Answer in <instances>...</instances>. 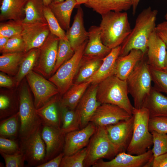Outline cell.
Returning a JSON list of instances; mask_svg holds the SVG:
<instances>
[{
	"label": "cell",
	"instance_id": "7",
	"mask_svg": "<svg viewBox=\"0 0 167 167\" xmlns=\"http://www.w3.org/2000/svg\"><path fill=\"white\" fill-rule=\"evenodd\" d=\"M19 99V137L20 139H23L28 138L41 127L42 122L36 112L34 102L26 84L22 87Z\"/></svg>",
	"mask_w": 167,
	"mask_h": 167
},
{
	"label": "cell",
	"instance_id": "13",
	"mask_svg": "<svg viewBox=\"0 0 167 167\" xmlns=\"http://www.w3.org/2000/svg\"><path fill=\"white\" fill-rule=\"evenodd\" d=\"M134 124L132 115L128 119L106 126L109 139L120 152L126 151L132 139Z\"/></svg>",
	"mask_w": 167,
	"mask_h": 167
},
{
	"label": "cell",
	"instance_id": "44",
	"mask_svg": "<svg viewBox=\"0 0 167 167\" xmlns=\"http://www.w3.org/2000/svg\"><path fill=\"white\" fill-rule=\"evenodd\" d=\"M148 128L151 132L167 134V117L156 116L149 118Z\"/></svg>",
	"mask_w": 167,
	"mask_h": 167
},
{
	"label": "cell",
	"instance_id": "34",
	"mask_svg": "<svg viewBox=\"0 0 167 167\" xmlns=\"http://www.w3.org/2000/svg\"><path fill=\"white\" fill-rule=\"evenodd\" d=\"M26 53L24 52L2 54L0 56V70L11 75H15Z\"/></svg>",
	"mask_w": 167,
	"mask_h": 167
},
{
	"label": "cell",
	"instance_id": "52",
	"mask_svg": "<svg viewBox=\"0 0 167 167\" xmlns=\"http://www.w3.org/2000/svg\"><path fill=\"white\" fill-rule=\"evenodd\" d=\"M77 3V6L82 4H86L88 0H75Z\"/></svg>",
	"mask_w": 167,
	"mask_h": 167
},
{
	"label": "cell",
	"instance_id": "26",
	"mask_svg": "<svg viewBox=\"0 0 167 167\" xmlns=\"http://www.w3.org/2000/svg\"><path fill=\"white\" fill-rule=\"evenodd\" d=\"M85 5L101 15L111 11H126L132 3L131 0H88Z\"/></svg>",
	"mask_w": 167,
	"mask_h": 167
},
{
	"label": "cell",
	"instance_id": "55",
	"mask_svg": "<svg viewBox=\"0 0 167 167\" xmlns=\"http://www.w3.org/2000/svg\"><path fill=\"white\" fill-rule=\"evenodd\" d=\"M64 0H52V2L54 3H58L63 2Z\"/></svg>",
	"mask_w": 167,
	"mask_h": 167
},
{
	"label": "cell",
	"instance_id": "1",
	"mask_svg": "<svg viewBox=\"0 0 167 167\" xmlns=\"http://www.w3.org/2000/svg\"><path fill=\"white\" fill-rule=\"evenodd\" d=\"M158 11L149 6L143 10L138 15L134 28L122 44L119 56L128 54L132 49L146 53L147 43L156 26Z\"/></svg>",
	"mask_w": 167,
	"mask_h": 167
},
{
	"label": "cell",
	"instance_id": "3",
	"mask_svg": "<svg viewBox=\"0 0 167 167\" xmlns=\"http://www.w3.org/2000/svg\"><path fill=\"white\" fill-rule=\"evenodd\" d=\"M128 94L126 80L113 75L98 84L96 98L101 104L117 105L132 116L134 107L129 98Z\"/></svg>",
	"mask_w": 167,
	"mask_h": 167
},
{
	"label": "cell",
	"instance_id": "14",
	"mask_svg": "<svg viewBox=\"0 0 167 167\" xmlns=\"http://www.w3.org/2000/svg\"><path fill=\"white\" fill-rule=\"evenodd\" d=\"M97 128L90 122L84 128L66 134L63 149L64 156L71 155L86 147Z\"/></svg>",
	"mask_w": 167,
	"mask_h": 167
},
{
	"label": "cell",
	"instance_id": "25",
	"mask_svg": "<svg viewBox=\"0 0 167 167\" xmlns=\"http://www.w3.org/2000/svg\"><path fill=\"white\" fill-rule=\"evenodd\" d=\"M28 0H2L0 8V21H22L25 17L24 8Z\"/></svg>",
	"mask_w": 167,
	"mask_h": 167
},
{
	"label": "cell",
	"instance_id": "4",
	"mask_svg": "<svg viewBox=\"0 0 167 167\" xmlns=\"http://www.w3.org/2000/svg\"><path fill=\"white\" fill-rule=\"evenodd\" d=\"M126 81L128 93L133 99L134 107L142 108L152 88L149 66L144 58L138 63Z\"/></svg>",
	"mask_w": 167,
	"mask_h": 167
},
{
	"label": "cell",
	"instance_id": "48",
	"mask_svg": "<svg viewBox=\"0 0 167 167\" xmlns=\"http://www.w3.org/2000/svg\"><path fill=\"white\" fill-rule=\"evenodd\" d=\"M152 167H167V153L154 157Z\"/></svg>",
	"mask_w": 167,
	"mask_h": 167
},
{
	"label": "cell",
	"instance_id": "49",
	"mask_svg": "<svg viewBox=\"0 0 167 167\" xmlns=\"http://www.w3.org/2000/svg\"><path fill=\"white\" fill-rule=\"evenodd\" d=\"M13 85L12 80L2 73H0V86L1 87H10Z\"/></svg>",
	"mask_w": 167,
	"mask_h": 167
},
{
	"label": "cell",
	"instance_id": "32",
	"mask_svg": "<svg viewBox=\"0 0 167 167\" xmlns=\"http://www.w3.org/2000/svg\"><path fill=\"white\" fill-rule=\"evenodd\" d=\"M40 53L39 48H34L25 53L19 65L16 76L18 86L24 78L32 70L38 61Z\"/></svg>",
	"mask_w": 167,
	"mask_h": 167
},
{
	"label": "cell",
	"instance_id": "10",
	"mask_svg": "<svg viewBox=\"0 0 167 167\" xmlns=\"http://www.w3.org/2000/svg\"><path fill=\"white\" fill-rule=\"evenodd\" d=\"M59 39L50 33L45 42L39 48L38 59L34 69L45 77H48L53 74L57 60Z\"/></svg>",
	"mask_w": 167,
	"mask_h": 167
},
{
	"label": "cell",
	"instance_id": "33",
	"mask_svg": "<svg viewBox=\"0 0 167 167\" xmlns=\"http://www.w3.org/2000/svg\"><path fill=\"white\" fill-rule=\"evenodd\" d=\"M62 126L61 130L64 134L80 128L79 115L76 109L60 107Z\"/></svg>",
	"mask_w": 167,
	"mask_h": 167
},
{
	"label": "cell",
	"instance_id": "50",
	"mask_svg": "<svg viewBox=\"0 0 167 167\" xmlns=\"http://www.w3.org/2000/svg\"><path fill=\"white\" fill-rule=\"evenodd\" d=\"M9 39V38L7 37L0 36V50L5 46Z\"/></svg>",
	"mask_w": 167,
	"mask_h": 167
},
{
	"label": "cell",
	"instance_id": "35",
	"mask_svg": "<svg viewBox=\"0 0 167 167\" xmlns=\"http://www.w3.org/2000/svg\"><path fill=\"white\" fill-rule=\"evenodd\" d=\"M19 113L2 119L0 122V135L5 137H15L18 135Z\"/></svg>",
	"mask_w": 167,
	"mask_h": 167
},
{
	"label": "cell",
	"instance_id": "12",
	"mask_svg": "<svg viewBox=\"0 0 167 167\" xmlns=\"http://www.w3.org/2000/svg\"><path fill=\"white\" fill-rule=\"evenodd\" d=\"M152 149L139 155H133L125 152L118 153L110 161L102 159L95 163L92 167H151L154 158Z\"/></svg>",
	"mask_w": 167,
	"mask_h": 167
},
{
	"label": "cell",
	"instance_id": "28",
	"mask_svg": "<svg viewBox=\"0 0 167 167\" xmlns=\"http://www.w3.org/2000/svg\"><path fill=\"white\" fill-rule=\"evenodd\" d=\"M76 6L75 0H65L58 3L52 2L49 5L61 27L64 30L67 31L70 28L72 13Z\"/></svg>",
	"mask_w": 167,
	"mask_h": 167
},
{
	"label": "cell",
	"instance_id": "43",
	"mask_svg": "<svg viewBox=\"0 0 167 167\" xmlns=\"http://www.w3.org/2000/svg\"><path fill=\"white\" fill-rule=\"evenodd\" d=\"M3 157L6 167H23L25 161L24 155L21 151L12 154L0 152Z\"/></svg>",
	"mask_w": 167,
	"mask_h": 167
},
{
	"label": "cell",
	"instance_id": "5",
	"mask_svg": "<svg viewBox=\"0 0 167 167\" xmlns=\"http://www.w3.org/2000/svg\"><path fill=\"white\" fill-rule=\"evenodd\" d=\"M132 115L134 118L133 135L127 153L133 155L143 154L153 145V137L149 131L148 123L150 115L148 110L144 107L134 108Z\"/></svg>",
	"mask_w": 167,
	"mask_h": 167
},
{
	"label": "cell",
	"instance_id": "29",
	"mask_svg": "<svg viewBox=\"0 0 167 167\" xmlns=\"http://www.w3.org/2000/svg\"><path fill=\"white\" fill-rule=\"evenodd\" d=\"M103 58L83 56L75 78L74 84L84 82L92 76L98 70Z\"/></svg>",
	"mask_w": 167,
	"mask_h": 167
},
{
	"label": "cell",
	"instance_id": "41",
	"mask_svg": "<svg viewBox=\"0 0 167 167\" xmlns=\"http://www.w3.org/2000/svg\"><path fill=\"white\" fill-rule=\"evenodd\" d=\"M153 147L152 149L154 157L167 153V134L151 131Z\"/></svg>",
	"mask_w": 167,
	"mask_h": 167
},
{
	"label": "cell",
	"instance_id": "15",
	"mask_svg": "<svg viewBox=\"0 0 167 167\" xmlns=\"http://www.w3.org/2000/svg\"><path fill=\"white\" fill-rule=\"evenodd\" d=\"M131 116L124 109L112 104H101L92 117L90 122L97 126H106L130 118Z\"/></svg>",
	"mask_w": 167,
	"mask_h": 167
},
{
	"label": "cell",
	"instance_id": "20",
	"mask_svg": "<svg viewBox=\"0 0 167 167\" xmlns=\"http://www.w3.org/2000/svg\"><path fill=\"white\" fill-rule=\"evenodd\" d=\"M61 97L57 95L50 98L45 104L36 109L42 124L61 129L62 117L59 101Z\"/></svg>",
	"mask_w": 167,
	"mask_h": 167
},
{
	"label": "cell",
	"instance_id": "6",
	"mask_svg": "<svg viewBox=\"0 0 167 167\" xmlns=\"http://www.w3.org/2000/svg\"><path fill=\"white\" fill-rule=\"evenodd\" d=\"M86 147L87 153L84 167L92 166L102 159L111 160L120 152L109 139L106 126H97Z\"/></svg>",
	"mask_w": 167,
	"mask_h": 167
},
{
	"label": "cell",
	"instance_id": "23",
	"mask_svg": "<svg viewBox=\"0 0 167 167\" xmlns=\"http://www.w3.org/2000/svg\"><path fill=\"white\" fill-rule=\"evenodd\" d=\"M88 32V39L83 56L104 58L110 53L111 49L103 44L99 26H92Z\"/></svg>",
	"mask_w": 167,
	"mask_h": 167
},
{
	"label": "cell",
	"instance_id": "11",
	"mask_svg": "<svg viewBox=\"0 0 167 167\" xmlns=\"http://www.w3.org/2000/svg\"><path fill=\"white\" fill-rule=\"evenodd\" d=\"M26 77L34 95L36 109L59 93L57 88L52 83L32 70Z\"/></svg>",
	"mask_w": 167,
	"mask_h": 167
},
{
	"label": "cell",
	"instance_id": "21",
	"mask_svg": "<svg viewBox=\"0 0 167 167\" xmlns=\"http://www.w3.org/2000/svg\"><path fill=\"white\" fill-rule=\"evenodd\" d=\"M146 53L134 49L126 55L119 56L116 61L114 75L122 80H126L136 65L144 57Z\"/></svg>",
	"mask_w": 167,
	"mask_h": 167
},
{
	"label": "cell",
	"instance_id": "31",
	"mask_svg": "<svg viewBox=\"0 0 167 167\" xmlns=\"http://www.w3.org/2000/svg\"><path fill=\"white\" fill-rule=\"evenodd\" d=\"M44 6L43 0H28L24 8L25 17L22 23H47L44 15Z\"/></svg>",
	"mask_w": 167,
	"mask_h": 167
},
{
	"label": "cell",
	"instance_id": "24",
	"mask_svg": "<svg viewBox=\"0 0 167 167\" xmlns=\"http://www.w3.org/2000/svg\"><path fill=\"white\" fill-rule=\"evenodd\" d=\"M121 48V45L112 49L110 53L103 58V62L97 71L86 81H90L92 84H98L114 75L116 61L119 56Z\"/></svg>",
	"mask_w": 167,
	"mask_h": 167
},
{
	"label": "cell",
	"instance_id": "54",
	"mask_svg": "<svg viewBox=\"0 0 167 167\" xmlns=\"http://www.w3.org/2000/svg\"><path fill=\"white\" fill-rule=\"evenodd\" d=\"M163 70L167 72V51L165 61L164 68Z\"/></svg>",
	"mask_w": 167,
	"mask_h": 167
},
{
	"label": "cell",
	"instance_id": "37",
	"mask_svg": "<svg viewBox=\"0 0 167 167\" xmlns=\"http://www.w3.org/2000/svg\"><path fill=\"white\" fill-rule=\"evenodd\" d=\"M44 13L50 33L60 39L68 40L65 30L61 27L49 6H44Z\"/></svg>",
	"mask_w": 167,
	"mask_h": 167
},
{
	"label": "cell",
	"instance_id": "16",
	"mask_svg": "<svg viewBox=\"0 0 167 167\" xmlns=\"http://www.w3.org/2000/svg\"><path fill=\"white\" fill-rule=\"evenodd\" d=\"M22 25L21 35L25 44V53L40 48L50 33L47 23H22Z\"/></svg>",
	"mask_w": 167,
	"mask_h": 167
},
{
	"label": "cell",
	"instance_id": "38",
	"mask_svg": "<svg viewBox=\"0 0 167 167\" xmlns=\"http://www.w3.org/2000/svg\"><path fill=\"white\" fill-rule=\"evenodd\" d=\"M22 30V21L10 20L0 23V36L10 38L21 35Z\"/></svg>",
	"mask_w": 167,
	"mask_h": 167
},
{
	"label": "cell",
	"instance_id": "39",
	"mask_svg": "<svg viewBox=\"0 0 167 167\" xmlns=\"http://www.w3.org/2000/svg\"><path fill=\"white\" fill-rule=\"evenodd\" d=\"M87 153L86 147L71 155L64 156L60 167H84Z\"/></svg>",
	"mask_w": 167,
	"mask_h": 167
},
{
	"label": "cell",
	"instance_id": "19",
	"mask_svg": "<svg viewBox=\"0 0 167 167\" xmlns=\"http://www.w3.org/2000/svg\"><path fill=\"white\" fill-rule=\"evenodd\" d=\"M167 51L165 43L155 30L150 35L147 43L146 53L149 66L155 69L163 70Z\"/></svg>",
	"mask_w": 167,
	"mask_h": 167
},
{
	"label": "cell",
	"instance_id": "9",
	"mask_svg": "<svg viewBox=\"0 0 167 167\" xmlns=\"http://www.w3.org/2000/svg\"><path fill=\"white\" fill-rule=\"evenodd\" d=\"M41 128L42 126L28 138L21 139L20 150L29 166H37L46 162V147L41 136Z\"/></svg>",
	"mask_w": 167,
	"mask_h": 167
},
{
	"label": "cell",
	"instance_id": "53",
	"mask_svg": "<svg viewBox=\"0 0 167 167\" xmlns=\"http://www.w3.org/2000/svg\"><path fill=\"white\" fill-rule=\"evenodd\" d=\"M45 6H48L52 2V0H43Z\"/></svg>",
	"mask_w": 167,
	"mask_h": 167
},
{
	"label": "cell",
	"instance_id": "51",
	"mask_svg": "<svg viewBox=\"0 0 167 167\" xmlns=\"http://www.w3.org/2000/svg\"><path fill=\"white\" fill-rule=\"evenodd\" d=\"M132 3V14H135L140 0H131Z\"/></svg>",
	"mask_w": 167,
	"mask_h": 167
},
{
	"label": "cell",
	"instance_id": "47",
	"mask_svg": "<svg viewBox=\"0 0 167 167\" xmlns=\"http://www.w3.org/2000/svg\"><path fill=\"white\" fill-rule=\"evenodd\" d=\"M64 156L63 152H62L58 156L49 161L41 164L36 167H59L62 159Z\"/></svg>",
	"mask_w": 167,
	"mask_h": 167
},
{
	"label": "cell",
	"instance_id": "42",
	"mask_svg": "<svg viewBox=\"0 0 167 167\" xmlns=\"http://www.w3.org/2000/svg\"><path fill=\"white\" fill-rule=\"evenodd\" d=\"M25 44L21 35L10 38L5 46L1 50L2 54L24 52Z\"/></svg>",
	"mask_w": 167,
	"mask_h": 167
},
{
	"label": "cell",
	"instance_id": "46",
	"mask_svg": "<svg viewBox=\"0 0 167 167\" xmlns=\"http://www.w3.org/2000/svg\"><path fill=\"white\" fill-rule=\"evenodd\" d=\"M155 31L165 43L167 50V20L157 24Z\"/></svg>",
	"mask_w": 167,
	"mask_h": 167
},
{
	"label": "cell",
	"instance_id": "18",
	"mask_svg": "<svg viewBox=\"0 0 167 167\" xmlns=\"http://www.w3.org/2000/svg\"><path fill=\"white\" fill-rule=\"evenodd\" d=\"M88 87L75 109L79 116L80 129L87 126L97 107L101 104L97 99L98 84Z\"/></svg>",
	"mask_w": 167,
	"mask_h": 167
},
{
	"label": "cell",
	"instance_id": "17",
	"mask_svg": "<svg viewBox=\"0 0 167 167\" xmlns=\"http://www.w3.org/2000/svg\"><path fill=\"white\" fill-rule=\"evenodd\" d=\"M41 136L46 147V162L63 150L65 135L61 130L42 124Z\"/></svg>",
	"mask_w": 167,
	"mask_h": 167
},
{
	"label": "cell",
	"instance_id": "2",
	"mask_svg": "<svg viewBox=\"0 0 167 167\" xmlns=\"http://www.w3.org/2000/svg\"><path fill=\"white\" fill-rule=\"evenodd\" d=\"M101 16L99 26L103 44L111 49L121 45L132 30L127 13L111 11Z\"/></svg>",
	"mask_w": 167,
	"mask_h": 167
},
{
	"label": "cell",
	"instance_id": "22",
	"mask_svg": "<svg viewBox=\"0 0 167 167\" xmlns=\"http://www.w3.org/2000/svg\"><path fill=\"white\" fill-rule=\"evenodd\" d=\"M66 35L72 49L74 51L88 40L89 32L84 26V12L81 7L78 8L72 25L66 31Z\"/></svg>",
	"mask_w": 167,
	"mask_h": 167
},
{
	"label": "cell",
	"instance_id": "8",
	"mask_svg": "<svg viewBox=\"0 0 167 167\" xmlns=\"http://www.w3.org/2000/svg\"><path fill=\"white\" fill-rule=\"evenodd\" d=\"M88 40L78 47L73 56L64 63L49 79L63 95L73 84Z\"/></svg>",
	"mask_w": 167,
	"mask_h": 167
},
{
	"label": "cell",
	"instance_id": "56",
	"mask_svg": "<svg viewBox=\"0 0 167 167\" xmlns=\"http://www.w3.org/2000/svg\"><path fill=\"white\" fill-rule=\"evenodd\" d=\"M165 18L166 20H167V12L165 15Z\"/></svg>",
	"mask_w": 167,
	"mask_h": 167
},
{
	"label": "cell",
	"instance_id": "36",
	"mask_svg": "<svg viewBox=\"0 0 167 167\" xmlns=\"http://www.w3.org/2000/svg\"><path fill=\"white\" fill-rule=\"evenodd\" d=\"M74 52L68 40L59 39L56 62L52 74H54L62 65L73 56Z\"/></svg>",
	"mask_w": 167,
	"mask_h": 167
},
{
	"label": "cell",
	"instance_id": "27",
	"mask_svg": "<svg viewBox=\"0 0 167 167\" xmlns=\"http://www.w3.org/2000/svg\"><path fill=\"white\" fill-rule=\"evenodd\" d=\"M142 107L148 110L150 118L156 116L167 117V96L152 87Z\"/></svg>",
	"mask_w": 167,
	"mask_h": 167
},
{
	"label": "cell",
	"instance_id": "30",
	"mask_svg": "<svg viewBox=\"0 0 167 167\" xmlns=\"http://www.w3.org/2000/svg\"><path fill=\"white\" fill-rule=\"evenodd\" d=\"M91 83L86 81L79 84H74L60 98V107L75 109Z\"/></svg>",
	"mask_w": 167,
	"mask_h": 167
},
{
	"label": "cell",
	"instance_id": "45",
	"mask_svg": "<svg viewBox=\"0 0 167 167\" xmlns=\"http://www.w3.org/2000/svg\"><path fill=\"white\" fill-rule=\"evenodd\" d=\"M20 151V148L16 141L0 137V152L12 154Z\"/></svg>",
	"mask_w": 167,
	"mask_h": 167
},
{
	"label": "cell",
	"instance_id": "57",
	"mask_svg": "<svg viewBox=\"0 0 167 167\" xmlns=\"http://www.w3.org/2000/svg\"><path fill=\"white\" fill-rule=\"evenodd\" d=\"M2 1V0H0V2H1Z\"/></svg>",
	"mask_w": 167,
	"mask_h": 167
},
{
	"label": "cell",
	"instance_id": "40",
	"mask_svg": "<svg viewBox=\"0 0 167 167\" xmlns=\"http://www.w3.org/2000/svg\"><path fill=\"white\" fill-rule=\"evenodd\" d=\"M149 68L152 81L154 84L153 88L161 92L167 94V72L150 66Z\"/></svg>",
	"mask_w": 167,
	"mask_h": 167
}]
</instances>
